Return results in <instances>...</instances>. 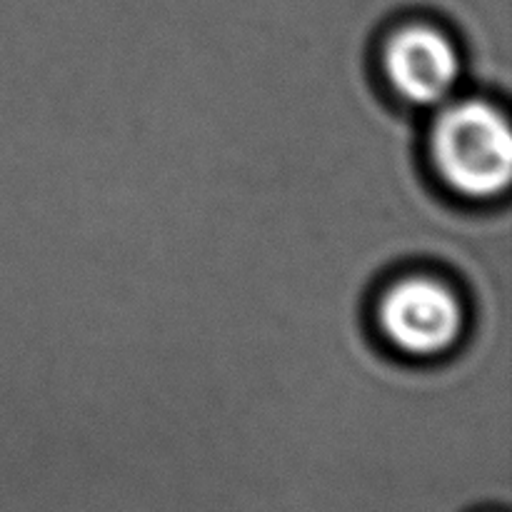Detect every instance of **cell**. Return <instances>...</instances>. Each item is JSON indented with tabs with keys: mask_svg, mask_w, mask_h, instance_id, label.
Here are the masks:
<instances>
[{
	"mask_svg": "<svg viewBox=\"0 0 512 512\" xmlns=\"http://www.w3.org/2000/svg\"><path fill=\"white\" fill-rule=\"evenodd\" d=\"M375 328L398 355L438 360L453 353L468 330V308L453 283L433 273H405L375 300Z\"/></svg>",
	"mask_w": 512,
	"mask_h": 512,
	"instance_id": "obj_2",
	"label": "cell"
},
{
	"mask_svg": "<svg viewBox=\"0 0 512 512\" xmlns=\"http://www.w3.org/2000/svg\"><path fill=\"white\" fill-rule=\"evenodd\" d=\"M465 512H505V508H498V505H478V508H470Z\"/></svg>",
	"mask_w": 512,
	"mask_h": 512,
	"instance_id": "obj_4",
	"label": "cell"
},
{
	"mask_svg": "<svg viewBox=\"0 0 512 512\" xmlns=\"http://www.w3.org/2000/svg\"><path fill=\"white\" fill-rule=\"evenodd\" d=\"M430 165L460 200L493 203L512 185V123L488 98H450L428 135Z\"/></svg>",
	"mask_w": 512,
	"mask_h": 512,
	"instance_id": "obj_1",
	"label": "cell"
},
{
	"mask_svg": "<svg viewBox=\"0 0 512 512\" xmlns=\"http://www.w3.org/2000/svg\"><path fill=\"white\" fill-rule=\"evenodd\" d=\"M380 70L398 100L415 108H440L458 90L463 58L443 25L413 18L385 35Z\"/></svg>",
	"mask_w": 512,
	"mask_h": 512,
	"instance_id": "obj_3",
	"label": "cell"
}]
</instances>
